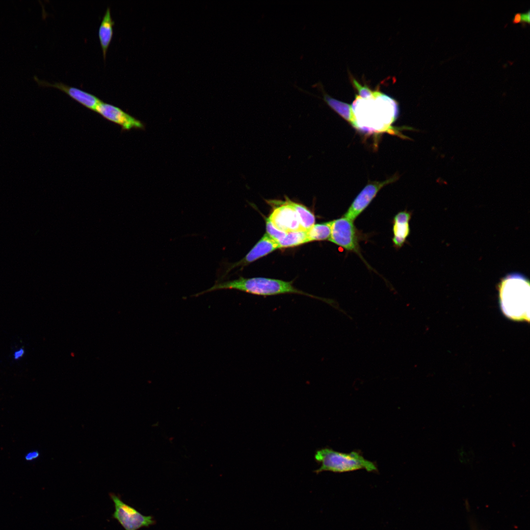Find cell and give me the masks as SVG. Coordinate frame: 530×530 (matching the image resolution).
<instances>
[{
	"label": "cell",
	"instance_id": "1",
	"mask_svg": "<svg viewBox=\"0 0 530 530\" xmlns=\"http://www.w3.org/2000/svg\"><path fill=\"white\" fill-rule=\"evenodd\" d=\"M502 311L515 320H530V286L529 280L518 273L506 276L499 285Z\"/></svg>",
	"mask_w": 530,
	"mask_h": 530
},
{
	"label": "cell",
	"instance_id": "2",
	"mask_svg": "<svg viewBox=\"0 0 530 530\" xmlns=\"http://www.w3.org/2000/svg\"><path fill=\"white\" fill-rule=\"evenodd\" d=\"M226 289H234L261 296L295 293L311 297L325 302L327 301L326 298L315 296L295 288L291 282L264 277H239L233 280L215 282L209 289L196 293L193 296L196 297L208 292Z\"/></svg>",
	"mask_w": 530,
	"mask_h": 530
},
{
	"label": "cell",
	"instance_id": "3",
	"mask_svg": "<svg viewBox=\"0 0 530 530\" xmlns=\"http://www.w3.org/2000/svg\"><path fill=\"white\" fill-rule=\"evenodd\" d=\"M314 458L316 462L320 464L319 468L314 471L317 474L323 471L344 473L360 469L371 472L377 470L372 462L356 451L345 453L325 448L318 450Z\"/></svg>",
	"mask_w": 530,
	"mask_h": 530
},
{
	"label": "cell",
	"instance_id": "4",
	"mask_svg": "<svg viewBox=\"0 0 530 530\" xmlns=\"http://www.w3.org/2000/svg\"><path fill=\"white\" fill-rule=\"evenodd\" d=\"M114 505L112 517L125 530H138L142 528H149L156 524L151 516H145L134 507L124 503L119 495L109 494Z\"/></svg>",
	"mask_w": 530,
	"mask_h": 530
},
{
	"label": "cell",
	"instance_id": "5",
	"mask_svg": "<svg viewBox=\"0 0 530 530\" xmlns=\"http://www.w3.org/2000/svg\"><path fill=\"white\" fill-rule=\"evenodd\" d=\"M285 198L284 201H267L273 208L267 219L274 227L281 231L288 233L303 230L298 215L291 204V200L287 196Z\"/></svg>",
	"mask_w": 530,
	"mask_h": 530
},
{
	"label": "cell",
	"instance_id": "6",
	"mask_svg": "<svg viewBox=\"0 0 530 530\" xmlns=\"http://www.w3.org/2000/svg\"><path fill=\"white\" fill-rule=\"evenodd\" d=\"M278 248L279 246L277 242L265 233L241 260L233 264L223 263L217 271V279L215 282L223 281L225 276L233 269L238 266H244Z\"/></svg>",
	"mask_w": 530,
	"mask_h": 530
},
{
	"label": "cell",
	"instance_id": "7",
	"mask_svg": "<svg viewBox=\"0 0 530 530\" xmlns=\"http://www.w3.org/2000/svg\"><path fill=\"white\" fill-rule=\"evenodd\" d=\"M353 221L343 216L332 221L329 240L349 251L358 250V238Z\"/></svg>",
	"mask_w": 530,
	"mask_h": 530
},
{
	"label": "cell",
	"instance_id": "8",
	"mask_svg": "<svg viewBox=\"0 0 530 530\" xmlns=\"http://www.w3.org/2000/svg\"><path fill=\"white\" fill-rule=\"evenodd\" d=\"M398 178V176L395 175L382 182L374 181L368 184L353 200L344 216L352 221L355 220L383 186L396 181Z\"/></svg>",
	"mask_w": 530,
	"mask_h": 530
},
{
	"label": "cell",
	"instance_id": "9",
	"mask_svg": "<svg viewBox=\"0 0 530 530\" xmlns=\"http://www.w3.org/2000/svg\"><path fill=\"white\" fill-rule=\"evenodd\" d=\"M105 119L120 126L122 131L132 129H142L143 124L138 119L126 113L120 108L102 101L95 111Z\"/></svg>",
	"mask_w": 530,
	"mask_h": 530
},
{
	"label": "cell",
	"instance_id": "10",
	"mask_svg": "<svg viewBox=\"0 0 530 530\" xmlns=\"http://www.w3.org/2000/svg\"><path fill=\"white\" fill-rule=\"evenodd\" d=\"M34 80L41 87H52L60 90L72 99L91 110L95 111L97 106L102 102L97 97L91 93L60 82L51 83L46 80H40L36 76L34 77Z\"/></svg>",
	"mask_w": 530,
	"mask_h": 530
},
{
	"label": "cell",
	"instance_id": "11",
	"mask_svg": "<svg viewBox=\"0 0 530 530\" xmlns=\"http://www.w3.org/2000/svg\"><path fill=\"white\" fill-rule=\"evenodd\" d=\"M314 86L322 92L323 101L331 108L348 122L354 128L357 130H360L357 124L352 106L335 99L329 96L324 91L323 85L320 82L315 84Z\"/></svg>",
	"mask_w": 530,
	"mask_h": 530
},
{
	"label": "cell",
	"instance_id": "12",
	"mask_svg": "<svg viewBox=\"0 0 530 530\" xmlns=\"http://www.w3.org/2000/svg\"><path fill=\"white\" fill-rule=\"evenodd\" d=\"M410 218V213L406 211L400 212L394 217L393 242L397 247H401L409 235Z\"/></svg>",
	"mask_w": 530,
	"mask_h": 530
},
{
	"label": "cell",
	"instance_id": "13",
	"mask_svg": "<svg viewBox=\"0 0 530 530\" xmlns=\"http://www.w3.org/2000/svg\"><path fill=\"white\" fill-rule=\"evenodd\" d=\"M114 21L111 15L110 8L107 7L101 22L98 30V37L104 60L113 34Z\"/></svg>",
	"mask_w": 530,
	"mask_h": 530
},
{
	"label": "cell",
	"instance_id": "14",
	"mask_svg": "<svg viewBox=\"0 0 530 530\" xmlns=\"http://www.w3.org/2000/svg\"><path fill=\"white\" fill-rule=\"evenodd\" d=\"M331 221L315 224L307 231L308 242L329 239L331 232Z\"/></svg>",
	"mask_w": 530,
	"mask_h": 530
},
{
	"label": "cell",
	"instance_id": "15",
	"mask_svg": "<svg viewBox=\"0 0 530 530\" xmlns=\"http://www.w3.org/2000/svg\"><path fill=\"white\" fill-rule=\"evenodd\" d=\"M290 202L296 211L303 230L308 231L315 222V216L313 213L304 205L292 201Z\"/></svg>",
	"mask_w": 530,
	"mask_h": 530
},
{
	"label": "cell",
	"instance_id": "16",
	"mask_svg": "<svg viewBox=\"0 0 530 530\" xmlns=\"http://www.w3.org/2000/svg\"><path fill=\"white\" fill-rule=\"evenodd\" d=\"M308 243L307 232L303 230L288 232L284 238L277 242L279 248L292 247Z\"/></svg>",
	"mask_w": 530,
	"mask_h": 530
},
{
	"label": "cell",
	"instance_id": "17",
	"mask_svg": "<svg viewBox=\"0 0 530 530\" xmlns=\"http://www.w3.org/2000/svg\"><path fill=\"white\" fill-rule=\"evenodd\" d=\"M350 79L353 86L358 92L357 95L360 98L364 100L369 99L375 97L380 92L379 90H372L369 86L366 84L362 85L354 77L350 75Z\"/></svg>",
	"mask_w": 530,
	"mask_h": 530
},
{
	"label": "cell",
	"instance_id": "18",
	"mask_svg": "<svg viewBox=\"0 0 530 530\" xmlns=\"http://www.w3.org/2000/svg\"><path fill=\"white\" fill-rule=\"evenodd\" d=\"M266 234L276 242L279 241L284 238L287 232L281 231L274 227L267 218L266 219Z\"/></svg>",
	"mask_w": 530,
	"mask_h": 530
},
{
	"label": "cell",
	"instance_id": "19",
	"mask_svg": "<svg viewBox=\"0 0 530 530\" xmlns=\"http://www.w3.org/2000/svg\"><path fill=\"white\" fill-rule=\"evenodd\" d=\"M39 455V452L37 450H35L27 453L25 456V458L27 461H31L38 458Z\"/></svg>",
	"mask_w": 530,
	"mask_h": 530
},
{
	"label": "cell",
	"instance_id": "20",
	"mask_svg": "<svg viewBox=\"0 0 530 530\" xmlns=\"http://www.w3.org/2000/svg\"><path fill=\"white\" fill-rule=\"evenodd\" d=\"M25 353V349L24 347H22L18 350L15 351L13 354V358L15 360H18L23 357Z\"/></svg>",
	"mask_w": 530,
	"mask_h": 530
},
{
	"label": "cell",
	"instance_id": "21",
	"mask_svg": "<svg viewBox=\"0 0 530 530\" xmlns=\"http://www.w3.org/2000/svg\"><path fill=\"white\" fill-rule=\"evenodd\" d=\"M530 11L529 10L527 12L521 13V22L530 23Z\"/></svg>",
	"mask_w": 530,
	"mask_h": 530
},
{
	"label": "cell",
	"instance_id": "22",
	"mask_svg": "<svg viewBox=\"0 0 530 530\" xmlns=\"http://www.w3.org/2000/svg\"><path fill=\"white\" fill-rule=\"evenodd\" d=\"M512 22L514 24H517L521 22V13H517L515 14Z\"/></svg>",
	"mask_w": 530,
	"mask_h": 530
}]
</instances>
